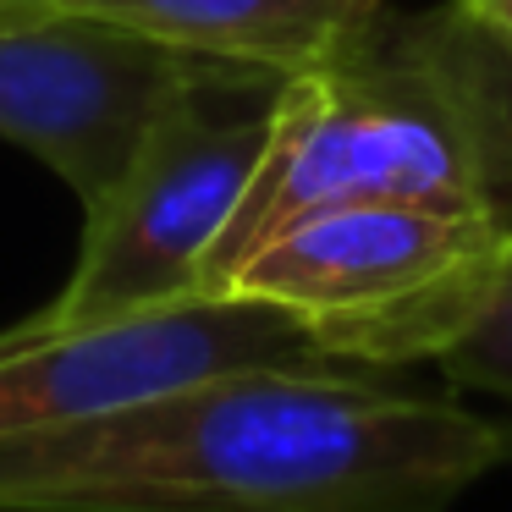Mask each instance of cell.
<instances>
[{"instance_id":"3957f363","label":"cell","mask_w":512,"mask_h":512,"mask_svg":"<svg viewBox=\"0 0 512 512\" xmlns=\"http://www.w3.org/2000/svg\"><path fill=\"white\" fill-rule=\"evenodd\" d=\"M501 204H336L276 232L221 292L276 303L336 364H441L496 303Z\"/></svg>"},{"instance_id":"52a82bcc","label":"cell","mask_w":512,"mask_h":512,"mask_svg":"<svg viewBox=\"0 0 512 512\" xmlns=\"http://www.w3.org/2000/svg\"><path fill=\"white\" fill-rule=\"evenodd\" d=\"M171 50L237 61L276 78L325 67L369 34L386 0H56Z\"/></svg>"},{"instance_id":"9c48e42d","label":"cell","mask_w":512,"mask_h":512,"mask_svg":"<svg viewBox=\"0 0 512 512\" xmlns=\"http://www.w3.org/2000/svg\"><path fill=\"white\" fill-rule=\"evenodd\" d=\"M457 6H463V17H474V23L512 56V0H457Z\"/></svg>"},{"instance_id":"ba28073f","label":"cell","mask_w":512,"mask_h":512,"mask_svg":"<svg viewBox=\"0 0 512 512\" xmlns=\"http://www.w3.org/2000/svg\"><path fill=\"white\" fill-rule=\"evenodd\" d=\"M441 369L468 391H490V397H507L512 402V259H507V276H501L496 303L485 309V320L441 358Z\"/></svg>"},{"instance_id":"277c9868","label":"cell","mask_w":512,"mask_h":512,"mask_svg":"<svg viewBox=\"0 0 512 512\" xmlns=\"http://www.w3.org/2000/svg\"><path fill=\"white\" fill-rule=\"evenodd\" d=\"M276 72L215 61L188 83L94 210L67 287L39 325H94L199 298L221 232L232 226L270 144Z\"/></svg>"},{"instance_id":"7a4b0ae2","label":"cell","mask_w":512,"mask_h":512,"mask_svg":"<svg viewBox=\"0 0 512 512\" xmlns=\"http://www.w3.org/2000/svg\"><path fill=\"white\" fill-rule=\"evenodd\" d=\"M336 204L512 210V56L457 0L386 6L358 45L281 83L265 160L204 265V292H221L292 221Z\"/></svg>"},{"instance_id":"6da1fadb","label":"cell","mask_w":512,"mask_h":512,"mask_svg":"<svg viewBox=\"0 0 512 512\" xmlns=\"http://www.w3.org/2000/svg\"><path fill=\"white\" fill-rule=\"evenodd\" d=\"M512 457L463 402L237 369L0 441V512H446Z\"/></svg>"},{"instance_id":"5b68a950","label":"cell","mask_w":512,"mask_h":512,"mask_svg":"<svg viewBox=\"0 0 512 512\" xmlns=\"http://www.w3.org/2000/svg\"><path fill=\"white\" fill-rule=\"evenodd\" d=\"M237 369H347L276 303L199 292L94 325L0 331V441L39 435Z\"/></svg>"},{"instance_id":"8992f818","label":"cell","mask_w":512,"mask_h":512,"mask_svg":"<svg viewBox=\"0 0 512 512\" xmlns=\"http://www.w3.org/2000/svg\"><path fill=\"white\" fill-rule=\"evenodd\" d=\"M210 67V56L171 50L56 0H0V138L45 160L83 210H94L155 116Z\"/></svg>"}]
</instances>
